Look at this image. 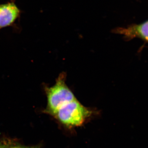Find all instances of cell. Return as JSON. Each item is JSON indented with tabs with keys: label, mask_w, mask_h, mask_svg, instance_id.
<instances>
[{
	"label": "cell",
	"mask_w": 148,
	"mask_h": 148,
	"mask_svg": "<svg viewBox=\"0 0 148 148\" xmlns=\"http://www.w3.org/2000/svg\"><path fill=\"white\" fill-rule=\"evenodd\" d=\"M93 113L91 109L83 106L76 99L61 107L52 117L64 127L72 129L83 125Z\"/></svg>",
	"instance_id": "1"
},
{
	"label": "cell",
	"mask_w": 148,
	"mask_h": 148,
	"mask_svg": "<svg viewBox=\"0 0 148 148\" xmlns=\"http://www.w3.org/2000/svg\"><path fill=\"white\" fill-rule=\"evenodd\" d=\"M66 74L63 72L58 76L53 86L45 88L47 105L45 113L53 116L58 109L66 103L77 99L66 83Z\"/></svg>",
	"instance_id": "2"
},
{
	"label": "cell",
	"mask_w": 148,
	"mask_h": 148,
	"mask_svg": "<svg viewBox=\"0 0 148 148\" xmlns=\"http://www.w3.org/2000/svg\"><path fill=\"white\" fill-rule=\"evenodd\" d=\"M20 14V10L14 3L0 5V29L13 24Z\"/></svg>",
	"instance_id": "3"
},
{
	"label": "cell",
	"mask_w": 148,
	"mask_h": 148,
	"mask_svg": "<svg viewBox=\"0 0 148 148\" xmlns=\"http://www.w3.org/2000/svg\"><path fill=\"white\" fill-rule=\"evenodd\" d=\"M116 33L122 34L128 38L138 36L148 42V21L140 25H135L127 29L117 30Z\"/></svg>",
	"instance_id": "4"
},
{
	"label": "cell",
	"mask_w": 148,
	"mask_h": 148,
	"mask_svg": "<svg viewBox=\"0 0 148 148\" xmlns=\"http://www.w3.org/2000/svg\"><path fill=\"white\" fill-rule=\"evenodd\" d=\"M41 145L26 146L14 139L4 138L0 140V148H41Z\"/></svg>",
	"instance_id": "5"
}]
</instances>
